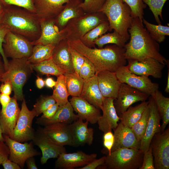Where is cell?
Instances as JSON below:
<instances>
[{
	"label": "cell",
	"mask_w": 169,
	"mask_h": 169,
	"mask_svg": "<svg viewBox=\"0 0 169 169\" xmlns=\"http://www.w3.org/2000/svg\"><path fill=\"white\" fill-rule=\"evenodd\" d=\"M128 32L130 40L124 47L126 60L151 58L165 65L167 64L168 60L160 53L158 43L151 37L139 18H133Z\"/></svg>",
	"instance_id": "1"
},
{
	"label": "cell",
	"mask_w": 169,
	"mask_h": 169,
	"mask_svg": "<svg viewBox=\"0 0 169 169\" xmlns=\"http://www.w3.org/2000/svg\"><path fill=\"white\" fill-rule=\"evenodd\" d=\"M68 42L70 47L93 64L95 74L104 71L115 72L119 68L126 64L124 47L114 44L102 48H90L84 45L80 39L68 40Z\"/></svg>",
	"instance_id": "2"
},
{
	"label": "cell",
	"mask_w": 169,
	"mask_h": 169,
	"mask_svg": "<svg viewBox=\"0 0 169 169\" xmlns=\"http://www.w3.org/2000/svg\"><path fill=\"white\" fill-rule=\"evenodd\" d=\"M1 22L9 31L21 35L32 42L41 35L40 20L36 13L19 7H5Z\"/></svg>",
	"instance_id": "3"
},
{
	"label": "cell",
	"mask_w": 169,
	"mask_h": 169,
	"mask_svg": "<svg viewBox=\"0 0 169 169\" xmlns=\"http://www.w3.org/2000/svg\"><path fill=\"white\" fill-rule=\"evenodd\" d=\"M100 11L107 18L109 31L113 30L116 31L126 42L130 38L128 30L133 19L129 6L122 0H105Z\"/></svg>",
	"instance_id": "4"
},
{
	"label": "cell",
	"mask_w": 169,
	"mask_h": 169,
	"mask_svg": "<svg viewBox=\"0 0 169 169\" xmlns=\"http://www.w3.org/2000/svg\"><path fill=\"white\" fill-rule=\"evenodd\" d=\"M33 70L28 58L12 59L8 61L7 68L3 74L0 82L10 81L12 86L14 96L17 100L23 101L24 99L23 87Z\"/></svg>",
	"instance_id": "5"
},
{
	"label": "cell",
	"mask_w": 169,
	"mask_h": 169,
	"mask_svg": "<svg viewBox=\"0 0 169 169\" xmlns=\"http://www.w3.org/2000/svg\"><path fill=\"white\" fill-rule=\"evenodd\" d=\"M144 152L140 149L122 148L107 154L102 169H137L142 164Z\"/></svg>",
	"instance_id": "6"
},
{
	"label": "cell",
	"mask_w": 169,
	"mask_h": 169,
	"mask_svg": "<svg viewBox=\"0 0 169 169\" xmlns=\"http://www.w3.org/2000/svg\"><path fill=\"white\" fill-rule=\"evenodd\" d=\"M107 20L106 15L101 11L85 13L81 17L72 18L65 27L68 32L67 39L69 41L80 39L90 30Z\"/></svg>",
	"instance_id": "7"
},
{
	"label": "cell",
	"mask_w": 169,
	"mask_h": 169,
	"mask_svg": "<svg viewBox=\"0 0 169 169\" xmlns=\"http://www.w3.org/2000/svg\"><path fill=\"white\" fill-rule=\"evenodd\" d=\"M34 46L26 37L9 31L4 38L3 48L5 57L13 59L28 58Z\"/></svg>",
	"instance_id": "8"
},
{
	"label": "cell",
	"mask_w": 169,
	"mask_h": 169,
	"mask_svg": "<svg viewBox=\"0 0 169 169\" xmlns=\"http://www.w3.org/2000/svg\"><path fill=\"white\" fill-rule=\"evenodd\" d=\"M22 101L17 124L10 137L20 142L32 140L35 131L32 125L33 120L36 116L35 113L33 110L28 109L24 99Z\"/></svg>",
	"instance_id": "9"
},
{
	"label": "cell",
	"mask_w": 169,
	"mask_h": 169,
	"mask_svg": "<svg viewBox=\"0 0 169 169\" xmlns=\"http://www.w3.org/2000/svg\"><path fill=\"white\" fill-rule=\"evenodd\" d=\"M155 169H169V128L156 133L150 144Z\"/></svg>",
	"instance_id": "10"
},
{
	"label": "cell",
	"mask_w": 169,
	"mask_h": 169,
	"mask_svg": "<svg viewBox=\"0 0 169 169\" xmlns=\"http://www.w3.org/2000/svg\"><path fill=\"white\" fill-rule=\"evenodd\" d=\"M115 73L121 83H125L150 95L158 90V84L153 82L148 77L138 75L131 72L126 66L119 68Z\"/></svg>",
	"instance_id": "11"
},
{
	"label": "cell",
	"mask_w": 169,
	"mask_h": 169,
	"mask_svg": "<svg viewBox=\"0 0 169 169\" xmlns=\"http://www.w3.org/2000/svg\"><path fill=\"white\" fill-rule=\"evenodd\" d=\"M150 95L128 84L121 83L114 105L118 115H121L133 104L146 101Z\"/></svg>",
	"instance_id": "12"
},
{
	"label": "cell",
	"mask_w": 169,
	"mask_h": 169,
	"mask_svg": "<svg viewBox=\"0 0 169 169\" xmlns=\"http://www.w3.org/2000/svg\"><path fill=\"white\" fill-rule=\"evenodd\" d=\"M3 136L9 149L8 159L18 164L21 168H23L28 158L41 154L34 148L33 141L22 143L12 139L7 135H4Z\"/></svg>",
	"instance_id": "13"
},
{
	"label": "cell",
	"mask_w": 169,
	"mask_h": 169,
	"mask_svg": "<svg viewBox=\"0 0 169 169\" xmlns=\"http://www.w3.org/2000/svg\"><path fill=\"white\" fill-rule=\"evenodd\" d=\"M32 140L41 150L42 156L40 162L42 164L46 163L49 159L57 158L61 153L66 152L64 146H59L54 143L43 128L39 127L35 131Z\"/></svg>",
	"instance_id": "14"
},
{
	"label": "cell",
	"mask_w": 169,
	"mask_h": 169,
	"mask_svg": "<svg viewBox=\"0 0 169 169\" xmlns=\"http://www.w3.org/2000/svg\"><path fill=\"white\" fill-rule=\"evenodd\" d=\"M126 65L130 71L138 75L161 78L165 65L158 60L151 58L141 60L128 59Z\"/></svg>",
	"instance_id": "15"
},
{
	"label": "cell",
	"mask_w": 169,
	"mask_h": 169,
	"mask_svg": "<svg viewBox=\"0 0 169 169\" xmlns=\"http://www.w3.org/2000/svg\"><path fill=\"white\" fill-rule=\"evenodd\" d=\"M41 33L39 38L33 42V45L52 44L55 46L61 41L67 39L68 32L64 28L59 30L55 24L54 19L40 20Z\"/></svg>",
	"instance_id": "16"
},
{
	"label": "cell",
	"mask_w": 169,
	"mask_h": 169,
	"mask_svg": "<svg viewBox=\"0 0 169 169\" xmlns=\"http://www.w3.org/2000/svg\"><path fill=\"white\" fill-rule=\"evenodd\" d=\"M96 153L87 154L82 151L71 153L64 152L57 158L54 164L55 168L73 169L84 166L96 158Z\"/></svg>",
	"instance_id": "17"
},
{
	"label": "cell",
	"mask_w": 169,
	"mask_h": 169,
	"mask_svg": "<svg viewBox=\"0 0 169 169\" xmlns=\"http://www.w3.org/2000/svg\"><path fill=\"white\" fill-rule=\"evenodd\" d=\"M149 105L150 115L144 135L140 143V149L144 152L149 149L151 141L156 133L161 131V118L154 101L151 96L149 98Z\"/></svg>",
	"instance_id": "18"
},
{
	"label": "cell",
	"mask_w": 169,
	"mask_h": 169,
	"mask_svg": "<svg viewBox=\"0 0 169 169\" xmlns=\"http://www.w3.org/2000/svg\"><path fill=\"white\" fill-rule=\"evenodd\" d=\"M113 98H104L101 110L103 112L97 121L99 129L104 133L115 129L120 118L115 109Z\"/></svg>",
	"instance_id": "19"
},
{
	"label": "cell",
	"mask_w": 169,
	"mask_h": 169,
	"mask_svg": "<svg viewBox=\"0 0 169 169\" xmlns=\"http://www.w3.org/2000/svg\"><path fill=\"white\" fill-rule=\"evenodd\" d=\"M113 130L114 141L111 152L122 148L140 149V143L131 128L120 122Z\"/></svg>",
	"instance_id": "20"
},
{
	"label": "cell",
	"mask_w": 169,
	"mask_h": 169,
	"mask_svg": "<svg viewBox=\"0 0 169 169\" xmlns=\"http://www.w3.org/2000/svg\"><path fill=\"white\" fill-rule=\"evenodd\" d=\"M89 122L79 118L69 124L73 146L77 147L85 144L91 145L93 142V129L89 127Z\"/></svg>",
	"instance_id": "21"
},
{
	"label": "cell",
	"mask_w": 169,
	"mask_h": 169,
	"mask_svg": "<svg viewBox=\"0 0 169 169\" xmlns=\"http://www.w3.org/2000/svg\"><path fill=\"white\" fill-rule=\"evenodd\" d=\"M69 102L79 118L91 124L97 123L101 115L100 109L80 96L72 97Z\"/></svg>",
	"instance_id": "22"
},
{
	"label": "cell",
	"mask_w": 169,
	"mask_h": 169,
	"mask_svg": "<svg viewBox=\"0 0 169 169\" xmlns=\"http://www.w3.org/2000/svg\"><path fill=\"white\" fill-rule=\"evenodd\" d=\"M35 13L40 20L55 18L69 0H33Z\"/></svg>",
	"instance_id": "23"
},
{
	"label": "cell",
	"mask_w": 169,
	"mask_h": 169,
	"mask_svg": "<svg viewBox=\"0 0 169 169\" xmlns=\"http://www.w3.org/2000/svg\"><path fill=\"white\" fill-rule=\"evenodd\" d=\"M20 111L17 100L13 96L4 112H0V125L3 134L11 136L17 124Z\"/></svg>",
	"instance_id": "24"
},
{
	"label": "cell",
	"mask_w": 169,
	"mask_h": 169,
	"mask_svg": "<svg viewBox=\"0 0 169 169\" xmlns=\"http://www.w3.org/2000/svg\"><path fill=\"white\" fill-rule=\"evenodd\" d=\"M101 92L105 98H116L121 83L117 79L115 72L104 71L96 74Z\"/></svg>",
	"instance_id": "25"
},
{
	"label": "cell",
	"mask_w": 169,
	"mask_h": 169,
	"mask_svg": "<svg viewBox=\"0 0 169 169\" xmlns=\"http://www.w3.org/2000/svg\"><path fill=\"white\" fill-rule=\"evenodd\" d=\"M69 124L54 123L44 126L43 129L47 135L57 145L73 146Z\"/></svg>",
	"instance_id": "26"
},
{
	"label": "cell",
	"mask_w": 169,
	"mask_h": 169,
	"mask_svg": "<svg viewBox=\"0 0 169 169\" xmlns=\"http://www.w3.org/2000/svg\"><path fill=\"white\" fill-rule=\"evenodd\" d=\"M79 96L101 110L105 98L100 90L96 75L84 80Z\"/></svg>",
	"instance_id": "27"
},
{
	"label": "cell",
	"mask_w": 169,
	"mask_h": 169,
	"mask_svg": "<svg viewBox=\"0 0 169 169\" xmlns=\"http://www.w3.org/2000/svg\"><path fill=\"white\" fill-rule=\"evenodd\" d=\"M52 58L54 62L64 73L75 72L67 39L62 40L55 47Z\"/></svg>",
	"instance_id": "28"
},
{
	"label": "cell",
	"mask_w": 169,
	"mask_h": 169,
	"mask_svg": "<svg viewBox=\"0 0 169 169\" xmlns=\"http://www.w3.org/2000/svg\"><path fill=\"white\" fill-rule=\"evenodd\" d=\"M82 0H69L61 13L54 18L55 24L59 30L64 28L70 19L85 13L80 7Z\"/></svg>",
	"instance_id": "29"
},
{
	"label": "cell",
	"mask_w": 169,
	"mask_h": 169,
	"mask_svg": "<svg viewBox=\"0 0 169 169\" xmlns=\"http://www.w3.org/2000/svg\"><path fill=\"white\" fill-rule=\"evenodd\" d=\"M74 111L69 101L65 104L59 106L55 114L51 118L46 119L39 118L37 119L36 123L44 126L57 123L69 124L79 119L78 115L75 114Z\"/></svg>",
	"instance_id": "30"
},
{
	"label": "cell",
	"mask_w": 169,
	"mask_h": 169,
	"mask_svg": "<svg viewBox=\"0 0 169 169\" xmlns=\"http://www.w3.org/2000/svg\"><path fill=\"white\" fill-rule=\"evenodd\" d=\"M148 103L145 101L135 106H130L120 116V122L131 128L141 118Z\"/></svg>",
	"instance_id": "31"
},
{
	"label": "cell",
	"mask_w": 169,
	"mask_h": 169,
	"mask_svg": "<svg viewBox=\"0 0 169 169\" xmlns=\"http://www.w3.org/2000/svg\"><path fill=\"white\" fill-rule=\"evenodd\" d=\"M162 120L161 131H163L169 123V98L164 96L158 90L151 95Z\"/></svg>",
	"instance_id": "32"
},
{
	"label": "cell",
	"mask_w": 169,
	"mask_h": 169,
	"mask_svg": "<svg viewBox=\"0 0 169 169\" xmlns=\"http://www.w3.org/2000/svg\"><path fill=\"white\" fill-rule=\"evenodd\" d=\"M55 46L52 44H38L34 45L31 55L28 59L31 64L39 63L52 58Z\"/></svg>",
	"instance_id": "33"
},
{
	"label": "cell",
	"mask_w": 169,
	"mask_h": 169,
	"mask_svg": "<svg viewBox=\"0 0 169 169\" xmlns=\"http://www.w3.org/2000/svg\"><path fill=\"white\" fill-rule=\"evenodd\" d=\"M109 30L108 20L103 22L87 32L80 39L86 46L95 48V41Z\"/></svg>",
	"instance_id": "34"
},
{
	"label": "cell",
	"mask_w": 169,
	"mask_h": 169,
	"mask_svg": "<svg viewBox=\"0 0 169 169\" xmlns=\"http://www.w3.org/2000/svg\"><path fill=\"white\" fill-rule=\"evenodd\" d=\"M64 75L69 95L72 97L79 96L84 80L75 72L65 73Z\"/></svg>",
	"instance_id": "35"
},
{
	"label": "cell",
	"mask_w": 169,
	"mask_h": 169,
	"mask_svg": "<svg viewBox=\"0 0 169 169\" xmlns=\"http://www.w3.org/2000/svg\"><path fill=\"white\" fill-rule=\"evenodd\" d=\"M56 84L53 90L52 97L59 106L63 105L68 101L69 95L64 74L57 77Z\"/></svg>",
	"instance_id": "36"
},
{
	"label": "cell",
	"mask_w": 169,
	"mask_h": 169,
	"mask_svg": "<svg viewBox=\"0 0 169 169\" xmlns=\"http://www.w3.org/2000/svg\"><path fill=\"white\" fill-rule=\"evenodd\" d=\"M31 65L33 70L43 75H51L58 77L64 73L54 62L52 58Z\"/></svg>",
	"instance_id": "37"
},
{
	"label": "cell",
	"mask_w": 169,
	"mask_h": 169,
	"mask_svg": "<svg viewBox=\"0 0 169 169\" xmlns=\"http://www.w3.org/2000/svg\"><path fill=\"white\" fill-rule=\"evenodd\" d=\"M142 22L151 37L158 43L164 42L166 36H169L168 26L162 25L161 24L155 25L150 23L144 18Z\"/></svg>",
	"instance_id": "38"
},
{
	"label": "cell",
	"mask_w": 169,
	"mask_h": 169,
	"mask_svg": "<svg viewBox=\"0 0 169 169\" xmlns=\"http://www.w3.org/2000/svg\"><path fill=\"white\" fill-rule=\"evenodd\" d=\"M126 42L117 32L114 30L111 33H105L96 39L94 42L98 48H103L106 44H111L124 47Z\"/></svg>",
	"instance_id": "39"
},
{
	"label": "cell",
	"mask_w": 169,
	"mask_h": 169,
	"mask_svg": "<svg viewBox=\"0 0 169 169\" xmlns=\"http://www.w3.org/2000/svg\"><path fill=\"white\" fill-rule=\"evenodd\" d=\"M150 111V107L148 104L141 118L131 128L140 143L145 131L149 120Z\"/></svg>",
	"instance_id": "40"
},
{
	"label": "cell",
	"mask_w": 169,
	"mask_h": 169,
	"mask_svg": "<svg viewBox=\"0 0 169 169\" xmlns=\"http://www.w3.org/2000/svg\"><path fill=\"white\" fill-rule=\"evenodd\" d=\"M56 103L52 95H41L33 105L32 110L34 112L36 116H38Z\"/></svg>",
	"instance_id": "41"
},
{
	"label": "cell",
	"mask_w": 169,
	"mask_h": 169,
	"mask_svg": "<svg viewBox=\"0 0 169 169\" xmlns=\"http://www.w3.org/2000/svg\"><path fill=\"white\" fill-rule=\"evenodd\" d=\"M122 1L130 7L131 17L133 18H138L142 22L144 18V9L147 6L142 0H122Z\"/></svg>",
	"instance_id": "42"
},
{
	"label": "cell",
	"mask_w": 169,
	"mask_h": 169,
	"mask_svg": "<svg viewBox=\"0 0 169 169\" xmlns=\"http://www.w3.org/2000/svg\"><path fill=\"white\" fill-rule=\"evenodd\" d=\"M167 0H142L153 14L155 19L158 24H161L159 16L163 20L162 10L164 4Z\"/></svg>",
	"instance_id": "43"
},
{
	"label": "cell",
	"mask_w": 169,
	"mask_h": 169,
	"mask_svg": "<svg viewBox=\"0 0 169 169\" xmlns=\"http://www.w3.org/2000/svg\"><path fill=\"white\" fill-rule=\"evenodd\" d=\"M105 0H84L80 4L85 13L100 11Z\"/></svg>",
	"instance_id": "44"
},
{
	"label": "cell",
	"mask_w": 169,
	"mask_h": 169,
	"mask_svg": "<svg viewBox=\"0 0 169 169\" xmlns=\"http://www.w3.org/2000/svg\"><path fill=\"white\" fill-rule=\"evenodd\" d=\"M5 7L14 5L24 8L35 13L33 0H0Z\"/></svg>",
	"instance_id": "45"
},
{
	"label": "cell",
	"mask_w": 169,
	"mask_h": 169,
	"mask_svg": "<svg viewBox=\"0 0 169 169\" xmlns=\"http://www.w3.org/2000/svg\"><path fill=\"white\" fill-rule=\"evenodd\" d=\"M79 74L84 80L90 78L95 75V66L85 57L84 63L80 69Z\"/></svg>",
	"instance_id": "46"
},
{
	"label": "cell",
	"mask_w": 169,
	"mask_h": 169,
	"mask_svg": "<svg viewBox=\"0 0 169 169\" xmlns=\"http://www.w3.org/2000/svg\"><path fill=\"white\" fill-rule=\"evenodd\" d=\"M69 50L71 54L72 64L74 72L79 74L80 69L84 63L85 57L69 45Z\"/></svg>",
	"instance_id": "47"
},
{
	"label": "cell",
	"mask_w": 169,
	"mask_h": 169,
	"mask_svg": "<svg viewBox=\"0 0 169 169\" xmlns=\"http://www.w3.org/2000/svg\"><path fill=\"white\" fill-rule=\"evenodd\" d=\"M139 169H155L152 148L150 146L148 150L144 152L142 164Z\"/></svg>",
	"instance_id": "48"
},
{
	"label": "cell",
	"mask_w": 169,
	"mask_h": 169,
	"mask_svg": "<svg viewBox=\"0 0 169 169\" xmlns=\"http://www.w3.org/2000/svg\"><path fill=\"white\" fill-rule=\"evenodd\" d=\"M114 141V134L112 131H109L104 133L103 136V145L104 150H102L104 154H109L111 152Z\"/></svg>",
	"instance_id": "49"
},
{
	"label": "cell",
	"mask_w": 169,
	"mask_h": 169,
	"mask_svg": "<svg viewBox=\"0 0 169 169\" xmlns=\"http://www.w3.org/2000/svg\"><path fill=\"white\" fill-rule=\"evenodd\" d=\"M9 31L7 27L0 22V54L3 58L5 71L7 68L8 61L4 55L3 48V44L5 36Z\"/></svg>",
	"instance_id": "50"
},
{
	"label": "cell",
	"mask_w": 169,
	"mask_h": 169,
	"mask_svg": "<svg viewBox=\"0 0 169 169\" xmlns=\"http://www.w3.org/2000/svg\"><path fill=\"white\" fill-rule=\"evenodd\" d=\"M106 156H104L98 159H94L90 163L85 166L77 169H95L99 166L103 165L105 161Z\"/></svg>",
	"instance_id": "51"
},
{
	"label": "cell",
	"mask_w": 169,
	"mask_h": 169,
	"mask_svg": "<svg viewBox=\"0 0 169 169\" xmlns=\"http://www.w3.org/2000/svg\"><path fill=\"white\" fill-rule=\"evenodd\" d=\"M59 106L58 104L56 103L45 110L42 113V115L40 118L43 119H46L51 118L55 114Z\"/></svg>",
	"instance_id": "52"
},
{
	"label": "cell",
	"mask_w": 169,
	"mask_h": 169,
	"mask_svg": "<svg viewBox=\"0 0 169 169\" xmlns=\"http://www.w3.org/2000/svg\"><path fill=\"white\" fill-rule=\"evenodd\" d=\"M9 153V149L6 143L0 141V164L8 159Z\"/></svg>",
	"instance_id": "53"
},
{
	"label": "cell",
	"mask_w": 169,
	"mask_h": 169,
	"mask_svg": "<svg viewBox=\"0 0 169 169\" xmlns=\"http://www.w3.org/2000/svg\"><path fill=\"white\" fill-rule=\"evenodd\" d=\"M12 90V86L9 81L2 83L0 85V92L1 93L10 95Z\"/></svg>",
	"instance_id": "54"
},
{
	"label": "cell",
	"mask_w": 169,
	"mask_h": 169,
	"mask_svg": "<svg viewBox=\"0 0 169 169\" xmlns=\"http://www.w3.org/2000/svg\"><path fill=\"white\" fill-rule=\"evenodd\" d=\"M11 98L10 95L0 93V104L2 105V109L0 112H4L7 105L9 103Z\"/></svg>",
	"instance_id": "55"
},
{
	"label": "cell",
	"mask_w": 169,
	"mask_h": 169,
	"mask_svg": "<svg viewBox=\"0 0 169 169\" xmlns=\"http://www.w3.org/2000/svg\"><path fill=\"white\" fill-rule=\"evenodd\" d=\"M2 165L4 169H21L17 163L11 161L8 159L4 161Z\"/></svg>",
	"instance_id": "56"
},
{
	"label": "cell",
	"mask_w": 169,
	"mask_h": 169,
	"mask_svg": "<svg viewBox=\"0 0 169 169\" xmlns=\"http://www.w3.org/2000/svg\"><path fill=\"white\" fill-rule=\"evenodd\" d=\"M34 156L28 158L26 161L28 168V169H38V168L35 163Z\"/></svg>",
	"instance_id": "57"
},
{
	"label": "cell",
	"mask_w": 169,
	"mask_h": 169,
	"mask_svg": "<svg viewBox=\"0 0 169 169\" xmlns=\"http://www.w3.org/2000/svg\"><path fill=\"white\" fill-rule=\"evenodd\" d=\"M56 81H55L51 77H48L45 80V84L46 86L49 88H53L56 84Z\"/></svg>",
	"instance_id": "58"
},
{
	"label": "cell",
	"mask_w": 169,
	"mask_h": 169,
	"mask_svg": "<svg viewBox=\"0 0 169 169\" xmlns=\"http://www.w3.org/2000/svg\"><path fill=\"white\" fill-rule=\"evenodd\" d=\"M36 84L37 87L39 89L43 88L45 85V80L42 78L37 76L36 80Z\"/></svg>",
	"instance_id": "59"
},
{
	"label": "cell",
	"mask_w": 169,
	"mask_h": 169,
	"mask_svg": "<svg viewBox=\"0 0 169 169\" xmlns=\"http://www.w3.org/2000/svg\"><path fill=\"white\" fill-rule=\"evenodd\" d=\"M5 71V66L3 58L2 56L0 55V82L2 76Z\"/></svg>",
	"instance_id": "60"
},
{
	"label": "cell",
	"mask_w": 169,
	"mask_h": 169,
	"mask_svg": "<svg viewBox=\"0 0 169 169\" xmlns=\"http://www.w3.org/2000/svg\"><path fill=\"white\" fill-rule=\"evenodd\" d=\"M168 71L167 76V83L166 87L165 89V92L167 93H169V66L168 63Z\"/></svg>",
	"instance_id": "61"
},
{
	"label": "cell",
	"mask_w": 169,
	"mask_h": 169,
	"mask_svg": "<svg viewBox=\"0 0 169 169\" xmlns=\"http://www.w3.org/2000/svg\"><path fill=\"white\" fill-rule=\"evenodd\" d=\"M5 7L3 3L0 1V13H2L3 12Z\"/></svg>",
	"instance_id": "62"
},
{
	"label": "cell",
	"mask_w": 169,
	"mask_h": 169,
	"mask_svg": "<svg viewBox=\"0 0 169 169\" xmlns=\"http://www.w3.org/2000/svg\"><path fill=\"white\" fill-rule=\"evenodd\" d=\"M0 141L5 142L4 139L2 132L1 129L0 125Z\"/></svg>",
	"instance_id": "63"
},
{
	"label": "cell",
	"mask_w": 169,
	"mask_h": 169,
	"mask_svg": "<svg viewBox=\"0 0 169 169\" xmlns=\"http://www.w3.org/2000/svg\"><path fill=\"white\" fill-rule=\"evenodd\" d=\"M3 12L2 13H0V22H1V19L2 18Z\"/></svg>",
	"instance_id": "64"
}]
</instances>
